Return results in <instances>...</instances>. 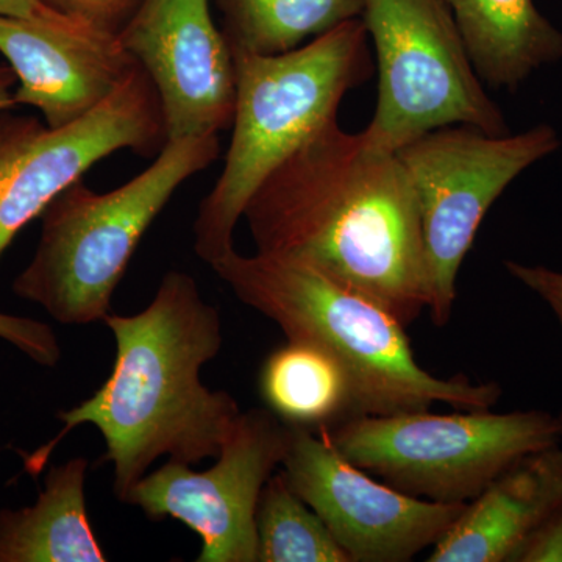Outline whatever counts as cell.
Masks as SVG:
<instances>
[{
    "label": "cell",
    "instance_id": "1",
    "mask_svg": "<svg viewBox=\"0 0 562 562\" xmlns=\"http://www.w3.org/2000/svg\"><path fill=\"white\" fill-rule=\"evenodd\" d=\"M258 254L316 269L379 302L403 325L427 308L416 194L397 151L333 122L247 202Z\"/></svg>",
    "mask_w": 562,
    "mask_h": 562
},
{
    "label": "cell",
    "instance_id": "2",
    "mask_svg": "<svg viewBox=\"0 0 562 562\" xmlns=\"http://www.w3.org/2000/svg\"><path fill=\"white\" fill-rule=\"evenodd\" d=\"M116 360L106 382L68 412L61 431L25 454V472L38 476L58 443L80 425L102 432L121 502L161 457L181 464L216 460L241 409L227 391L201 380L224 346L221 314L203 299L190 273H166L154 301L133 316L109 314Z\"/></svg>",
    "mask_w": 562,
    "mask_h": 562
},
{
    "label": "cell",
    "instance_id": "3",
    "mask_svg": "<svg viewBox=\"0 0 562 562\" xmlns=\"http://www.w3.org/2000/svg\"><path fill=\"white\" fill-rule=\"evenodd\" d=\"M210 268L286 339L314 344L342 366L357 416L422 412L435 403L492 409L502 398L498 383L432 375L417 362L405 325L390 310L310 266L232 250Z\"/></svg>",
    "mask_w": 562,
    "mask_h": 562
},
{
    "label": "cell",
    "instance_id": "4",
    "mask_svg": "<svg viewBox=\"0 0 562 562\" xmlns=\"http://www.w3.org/2000/svg\"><path fill=\"white\" fill-rule=\"evenodd\" d=\"M232 139L220 179L199 205L195 255L213 265L235 250L233 236L255 190L302 144L338 121L350 91L375 69L361 18L277 55L233 52Z\"/></svg>",
    "mask_w": 562,
    "mask_h": 562
},
{
    "label": "cell",
    "instance_id": "5",
    "mask_svg": "<svg viewBox=\"0 0 562 562\" xmlns=\"http://www.w3.org/2000/svg\"><path fill=\"white\" fill-rule=\"evenodd\" d=\"M217 135L169 139L149 168L109 192L77 180L41 214L38 247L13 292L63 325L111 314L140 239L177 190L220 158Z\"/></svg>",
    "mask_w": 562,
    "mask_h": 562
},
{
    "label": "cell",
    "instance_id": "6",
    "mask_svg": "<svg viewBox=\"0 0 562 562\" xmlns=\"http://www.w3.org/2000/svg\"><path fill=\"white\" fill-rule=\"evenodd\" d=\"M324 431L362 471L413 497L439 503L471 502L525 454L560 446L562 439L558 417L541 409L361 414Z\"/></svg>",
    "mask_w": 562,
    "mask_h": 562
},
{
    "label": "cell",
    "instance_id": "7",
    "mask_svg": "<svg viewBox=\"0 0 562 562\" xmlns=\"http://www.w3.org/2000/svg\"><path fill=\"white\" fill-rule=\"evenodd\" d=\"M560 147L550 124L516 135L447 125L395 150L416 194L432 324L452 319L458 272L487 211L520 173Z\"/></svg>",
    "mask_w": 562,
    "mask_h": 562
},
{
    "label": "cell",
    "instance_id": "8",
    "mask_svg": "<svg viewBox=\"0 0 562 562\" xmlns=\"http://www.w3.org/2000/svg\"><path fill=\"white\" fill-rule=\"evenodd\" d=\"M361 21L379 74L375 111L362 131L372 143L397 150L447 125L509 133L443 0H362Z\"/></svg>",
    "mask_w": 562,
    "mask_h": 562
},
{
    "label": "cell",
    "instance_id": "9",
    "mask_svg": "<svg viewBox=\"0 0 562 562\" xmlns=\"http://www.w3.org/2000/svg\"><path fill=\"white\" fill-rule=\"evenodd\" d=\"M166 143L160 98L139 65L98 109L65 127L0 111V260L14 238L95 162L120 150L160 154Z\"/></svg>",
    "mask_w": 562,
    "mask_h": 562
},
{
    "label": "cell",
    "instance_id": "10",
    "mask_svg": "<svg viewBox=\"0 0 562 562\" xmlns=\"http://www.w3.org/2000/svg\"><path fill=\"white\" fill-rule=\"evenodd\" d=\"M290 427L266 406L239 414L216 464L194 472L168 461L144 476L124 503L147 519H171L202 539L199 562H257L261 492L281 468Z\"/></svg>",
    "mask_w": 562,
    "mask_h": 562
},
{
    "label": "cell",
    "instance_id": "11",
    "mask_svg": "<svg viewBox=\"0 0 562 562\" xmlns=\"http://www.w3.org/2000/svg\"><path fill=\"white\" fill-rule=\"evenodd\" d=\"M281 471L351 562H408L431 550L465 503L413 497L362 471L327 432L290 427Z\"/></svg>",
    "mask_w": 562,
    "mask_h": 562
},
{
    "label": "cell",
    "instance_id": "12",
    "mask_svg": "<svg viewBox=\"0 0 562 562\" xmlns=\"http://www.w3.org/2000/svg\"><path fill=\"white\" fill-rule=\"evenodd\" d=\"M120 38L157 90L168 140L232 128L235 58L211 0H140Z\"/></svg>",
    "mask_w": 562,
    "mask_h": 562
},
{
    "label": "cell",
    "instance_id": "13",
    "mask_svg": "<svg viewBox=\"0 0 562 562\" xmlns=\"http://www.w3.org/2000/svg\"><path fill=\"white\" fill-rule=\"evenodd\" d=\"M0 55L16 77V106L38 110L52 128L98 109L138 66L120 33L52 10L0 16Z\"/></svg>",
    "mask_w": 562,
    "mask_h": 562
},
{
    "label": "cell",
    "instance_id": "14",
    "mask_svg": "<svg viewBox=\"0 0 562 562\" xmlns=\"http://www.w3.org/2000/svg\"><path fill=\"white\" fill-rule=\"evenodd\" d=\"M561 502L560 446L525 454L465 503L427 562H509Z\"/></svg>",
    "mask_w": 562,
    "mask_h": 562
},
{
    "label": "cell",
    "instance_id": "15",
    "mask_svg": "<svg viewBox=\"0 0 562 562\" xmlns=\"http://www.w3.org/2000/svg\"><path fill=\"white\" fill-rule=\"evenodd\" d=\"M484 87L516 92L562 60V32L535 0H443Z\"/></svg>",
    "mask_w": 562,
    "mask_h": 562
},
{
    "label": "cell",
    "instance_id": "16",
    "mask_svg": "<svg viewBox=\"0 0 562 562\" xmlns=\"http://www.w3.org/2000/svg\"><path fill=\"white\" fill-rule=\"evenodd\" d=\"M88 460L54 465L31 506L0 509V562H105L87 512Z\"/></svg>",
    "mask_w": 562,
    "mask_h": 562
},
{
    "label": "cell",
    "instance_id": "17",
    "mask_svg": "<svg viewBox=\"0 0 562 562\" xmlns=\"http://www.w3.org/2000/svg\"><path fill=\"white\" fill-rule=\"evenodd\" d=\"M258 383L266 408L288 427L328 430L357 416L349 376L314 344L288 339L262 362Z\"/></svg>",
    "mask_w": 562,
    "mask_h": 562
},
{
    "label": "cell",
    "instance_id": "18",
    "mask_svg": "<svg viewBox=\"0 0 562 562\" xmlns=\"http://www.w3.org/2000/svg\"><path fill=\"white\" fill-rule=\"evenodd\" d=\"M233 52L277 55L361 18L362 0H214Z\"/></svg>",
    "mask_w": 562,
    "mask_h": 562
},
{
    "label": "cell",
    "instance_id": "19",
    "mask_svg": "<svg viewBox=\"0 0 562 562\" xmlns=\"http://www.w3.org/2000/svg\"><path fill=\"white\" fill-rule=\"evenodd\" d=\"M257 562H351L324 520L299 497L279 469L257 509Z\"/></svg>",
    "mask_w": 562,
    "mask_h": 562
},
{
    "label": "cell",
    "instance_id": "20",
    "mask_svg": "<svg viewBox=\"0 0 562 562\" xmlns=\"http://www.w3.org/2000/svg\"><path fill=\"white\" fill-rule=\"evenodd\" d=\"M0 339L43 368H55L61 361L60 341L44 322L0 312Z\"/></svg>",
    "mask_w": 562,
    "mask_h": 562
},
{
    "label": "cell",
    "instance_id": "21",
    "mask_svg": "<svg viewBox=\"0 0 562 562\" xmlns=\"http://www.w3.org/2000/svg\"><path fill=\"white\" fill-rule=\"evenodd\" d=\"M40 2L65 16L77 18L105 31L120 33L140 0H40Z\"/></svg>",
    "mask_w": 562,
    "mask_h": 562
},
{
    "label": "cell",
    "instance_id": "22",
    "mask_svg": "<svg viewBox=\"0 0 562 562\" xmlns=\"http://www.w3.org/2000/svg\"><path fill=\"white\" fill-rule=\"evenodd\" d=\"M505 269L513 279L549 305L562 327V272L541 265H524L513 260L505 261ZM557 417L562 428V409Z\"/></svg>",
    "mask_w": 562,
    "mask_h": 562
},
{
    "label": "cell",
    "instance_id": "23",
    "mask_svg": "<svg viewBox=\"0 0 562 562\" xmlns=\"http://www.w3.org/2000/svg\"><path fill=\"white\" fill-rule=\"evenodd\" d=\"M509 562H562V502L528 536Z\"/></svg>",
    "mask_w": 562,
    "mask_h": 562
},
{
    "label": "cell",
    "instance_id": "24",
    "mask_svg": "<svg viewBox=\"0 0 562 562\" xmlns=\"http://www.w3.org/2000/svg\"><path fill=\"white\" fill-rule=\"evenodd\" d=\"M47 10L40 0H0V16L32 18Z\"/></svg>",
    "mask_w": 562,
    "mask_h": 562
},
{
    "label": "cell",
    "instance_id": "25",
    "mask_svg": "<svg viewBox=\"0 0 562 562\" xmlns=\"http://www.w3.org/2000/svg\"><path fill=\"white\" fill-rule=\"evenodd\" d=\"M14 88H16V77L10 66L0 65V111L13 110L16 106L14 103Z\"/></svg>",
    "mask_w": 562,
    "mask_h": 562
}]
</instances>
